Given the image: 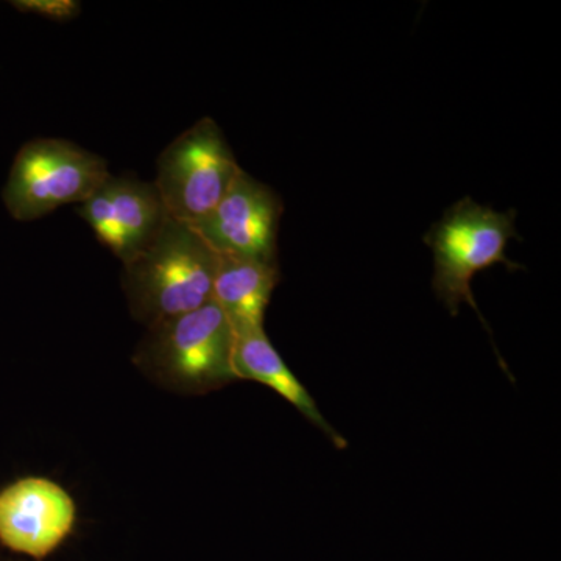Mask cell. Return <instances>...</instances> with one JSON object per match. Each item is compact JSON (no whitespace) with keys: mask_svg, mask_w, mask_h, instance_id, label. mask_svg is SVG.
Listing matches in <instances>:
<instances>
[{"mask_svg":"<svg viewBox=\"0 0 561 561\" xmlns=\"http://www.w3.org/2000/svg\"><path fill=\"white\" fill-rule=\"evenodd\" d=\"M232 368L238 381L260 382L294 405L317 430L323 432L337 449H345L348 440L324 419L319 405L300 379L262 330L234 332Z\"/></svg>","mask_w":561,"mask_h":561,"instance_id":"obj_9","label":"cell"},{"mask_svg":"<svg viewBox=\"0 0 561 561\" xmlns=\"http://www.w3.org/2000/svg\"><path fill=\"white\" fill-rule=\"evenodd\" d=\"M11 5L22 13L38 14L57 22L76 20L81 11L77 0H14Z\"/></svg>","mask_w":561,"mask_h":561,"instance_id":"obj_11","label":"cell"},{"mask_svg":"<svg viewBox=\"0 0 561 561\" xmlns=\"http://www.w3.org/2000/svg\"><path fill=\"white\" fill-rule=\"evenodd\" d=\"M153 181L172 220L195 225L219 205L241 173L219 125L203 117L165 147Z\"/></svg>","mask_w":561,"mask_h":561,"instance_id":"obj_5","label":"cell"},{"mask_svg":"<svg viewBox=\"0 0 561 561\" xmlns=\"http://www.w3.org/2000/svg\"><path fill=\"white\" fill-rule=\"evenodd\" d=\"M515 221V209L497 213L463 197L446 209L424 236L434 253L432 289L453 317L459 316L461 302H467L491 332L479 311L471 283L478 273L496 264H504L512 272L523 268L507 257L508 242L519 239Z\"/></svg>","mask_w":561,"mask_h":561,"instance_id":"obj_3","label":"cell"},{"mask_svg":"<svg viewBox=\"0 0 561 561\" xmlns=\"http://www.w3.org/2000/svg\"><path fill=\"white\" fill-rule=\"evenodd\" d=\"M283 210L272 187L241 171L219 205L191 227L217 254L278 262Z\"/></svg>","mask_w":561,"mask_h":561,"instance_id":"obj_7","label":"cell"},{"mask_svg":"<svg viewBox=\"0 0 561 561\" xmlns=\"http://www.w3.org/2000/svg\"><path fill=\"white\" fill-rule=\"evenodd\" d=\"M110 176L103 158L70 140L33 139L14 157L2 198L14 220L32 221L70 203L80 205Z\"/></svg>","mask_w":561,"mask_h":561,"instance_id":"obj_4","label":"cell"},{"mask_svg":"<svg viewBox=\"0 0 561 561\" xmlns=\"http://www.w3.org/2000/svg\"><path fill=\"white\" fill-rule=\"evenodd\" d=\"M219 254L194 227L169 219L154 241L124 264L125 297L133 319L150 328L213 300Z\"/></svg>","mask_w":561,"mask_h":561,"instance_id":"obj_1","label":"cell"},{"mask_svg":"<svg viewBox=\"0 0 561 561\" xmlns=\"http://www.w3.org/2000/svg\"><path fill=\"white\" fill-rule=\"evenodd\" d=\"M77 214L122 264L146 250L171 219L153 183L113 175L77 205Z\"/></svg>","mask_w":561,"mask_h":561,"instance_id":"obj_8","label":"cell"},{"mask_svg":"<svg viewBox=\"0 0 561 561\" xmlns=\"http://www.w3.org/2000/svg\"><path fill=\"white\" fill-rule=\"evenodd\" d=\"M234 331L213 300L154 327L133 354L149 381L184 397H203L238 381L232 368Z\"/></svg>","mask_w":561,"mask_h":561,"instance_id":"obj_2","label":"cell"},{"mask_svg":"<svg viewBox=\"0 0 561 561\" xmlns=\"http://www.w3.org/2000/svg\"><path fill=\"white\" fill-rule=\"evenodd\" d=\"M279 279L278 262L219 254L213 301L230 321L232 331L262 330Z\"/></svg>","mask_w":561,"mask_h":561,"instance_id":"obj_10","label":"cell"},{"mask_svg":"<svg viewBox=\"0 0 561 561\" xmlns=\"http://www.w3.org/2000/svg\"><path fill=\"white\" fill-rule=\"evenodd\" d=\"M0 561H32V560L22 559V557H18V559H0Z\"/></svg>","mask_w":561,"mask_h":561,"instance_id":"obj_12","label":"cell"},{"mask_svg":"<svg viewBox=\"0 0 561 561\" xmlns=\"http://www.w3.org/2000/svg\"><path fill=\"white\" fill-rule=\"evenodd\" d=\"M76 524V501L51 479L28 476L0 490V545L14 556L46 560Z\"/></svg>","mask_w":561,"mask_h":561,"instance_id":"obj_6","label":"cell"}]
</instances>
